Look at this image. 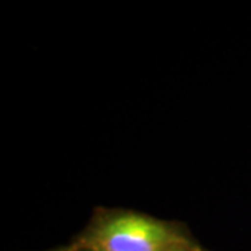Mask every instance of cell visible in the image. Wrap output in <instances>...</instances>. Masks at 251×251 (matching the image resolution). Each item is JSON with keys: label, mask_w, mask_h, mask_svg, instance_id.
<instances>
[{"label": "cell", "mask_w": 251, "mask_h": 251, "mask_svg": "<svg viewBox=\"0 0 251 251\" xmlns=\"http://www.w3.org/2000/svg\"><path fill=\"white\" fill-rule=\"evenodd\" d=\"M85 251H100V250H98V249H95V247H91V246H90V247H88V249H87V250H85Z\"/></svg>", "instance_id": "obj_3"}, {"label": "cell", "mask_w": 251, "mask_h": 251, "mask_svg": "<svg viewBox=\"0 0 251 251\" xmlns=\"http://www.w3.org/2000/svg\"><path fill=\"white\" fill-rule=\"evenodd\" d=\"M180 239L159 221L138 214L117 215L95 230L91 247L100 251H168Z\"/></svg>", "instance_id": "obj_1"}, {"label": "cell", "mask_w": 251, "mask_h": 251, "mask_svg": "<svg viewBox=\"0 0 251 251\" xmlns=\"http://www.w3.org/2000/svg\"><path fill=\"white\" fill-rule=\"evenodd\" d=\"M168 251H186L181 246H177V247H173V249H171V250H168Z\"/></svg>", "instance_id": "obj_2"}]
</instances>
